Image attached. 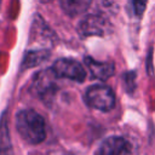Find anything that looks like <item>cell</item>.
I'll return each instance as SVG.
<instances>
[{"label":"cell","mask_w":155,"mask_h":155,"mask_svg":"<svg viewBox=\"0 0 155 155\" xmlns=\"http://www.w3.org/2000/svg\"><path fill=\"white\" fill-rule=\"evenodd\" d=\"M16 127L21 137L30 144L41 143L46 138V125L44 119L31 109L22 110L17 114Z\"/></svg>","instance_id":"obj_1"},{"label":"cell","mask_w":155,"mask_h":155,"mask_svg":"<svg viewBox=\"0 0 155 155\" xmlns=\"http://www.w3.org/2000/svg\"><path fill=\"white\" fill-rule=\"evenodd\" d=\"M86 102L90 107L109 111L115 105V94L109 86L105 85H93L86 90Z\"/></svg>","instance_id":"obj_2"},{"label":"cell","mask_w":155,"mask_h":155,"mask_svg":"<svg viewBox=\"0 0 155 155\" xmlns=\"http://www.w3.org/2000/svg\"><path fill=\"white\" fill-rule=\"evenodd\" d=\"M52 71L57 78L70 79L78 82H82L86 78V71L84 67L75 59L71 58H61L53 63Z\"/></svg>","instance_id":"obj_3"},{"label":"cell","mask_w":155,"mask_h":155,"mask_svg":"<svg viewBox=\"0 0 155 155\" xmlns=\"http://www.w3.org/2000/svg\"><path fill=\"white\" fill-rule=\"evenodd\" d=\"M133 147L124 137L113 136L107 138L97 149L96 155H132Z\"/></svg>","instance_id":"obj_4"},{"label":"cell","mask_w":155,"mask_h":155,"mask_svg":"<svg viewBox=\"0 0 155 155\" xmlns=\"http://www.w3.org/2000/svg\"><path fill=\"white\" fill-rule=\"evenodd\" d=\"M109 23L101 16H87L80 24V31L84 35H104L108 31Z\"/></svg>","instance_id":"obj_5"},{"label":"cell","mask_w":155,"mask_h":155,"mask_svg":"<svg viewBox=\"0 0 155 155\" xmlns=\"http://www.w3.org/2000/svg\"><path fill=\"white\" fill-rule=\"evenodd\" d=\"M85 63H86V67L90 70L91 75L99 80H107L108 78H110L114 74V70H115V67L113 63L97 62V61L92 59L91 57H86Z\"/></svg>","instance_id":"obj_6"},{"label":"cell","mask_w":155,"mask_h":155,"mask_svg":"<svg viewBox=\"0 0 155 155\" xmlns=\"http://www.w3.org/2000/svg\"><path fill=\"white\" fill-rule=\"evenodd\" d=\"M91 4V0H61L62 8L71 17L84 13Z\"/></svg>","instance_id":"obj_7"},{"label":"cell","mask_w":155,"mask_h":155,"mask_svg":"<svg viewBox=\"0 0 155 155\" xmlns=\"http://www.w3.org/2000/svg\"><path fill=\"white\" fill-rule=\"evenodd\" d=\"M147 1L148 0H130V6H131L132 13L137 17H140L147 7Z\"/></svg>","instance_id":"obj_8"},{"label":"cell","mask_w":155,"mask_h":155,"mask_svg":"<svg viewBox=\"0 0 155 155\" xmlns=\"http://www.w3.org/2000/svg\"><path fill=\"white\" fill-rule=\"evenodd\" d=\"M0 2H1V0H0Z\"/></svg>","instance_id":"obj_9"}]
</instances>
